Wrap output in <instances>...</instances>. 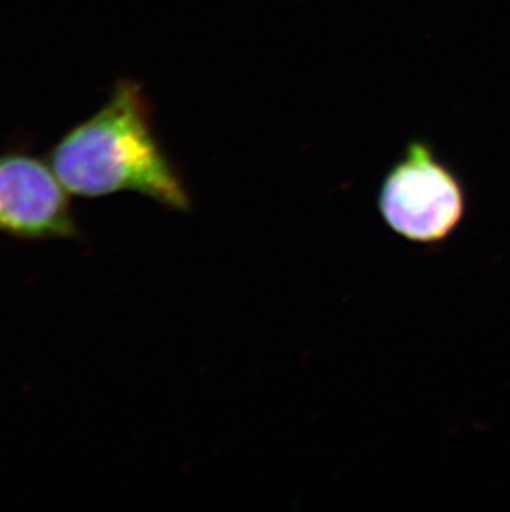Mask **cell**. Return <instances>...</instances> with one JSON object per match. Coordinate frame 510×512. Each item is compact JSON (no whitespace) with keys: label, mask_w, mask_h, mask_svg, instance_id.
<instances>
[{"label":"cell","mask_w":510,"mask_h":512,"mask_svg":"<svg viewBox=\"0 0 510 512\" xmlns=\"http://www.w3.org/2000/svg\"><path fill=\"white\" fill-rule=\"evenodd\" d=\"M0 232L34 241L78 236L67 191L52 166L22 153L0 155Z\"/></svg>","instance_id":"3957f363"},{"label":"cell","mask_w":510,"mask_h":512,"mask_svg":"<svg viewBox=\"0 0 510 512\" xmlns=\"http://www.w3.org/2000/svg\"><path fill=\"white\" fill-rule=\"evenodd\" d=\"M378 204L391 231L418 244L448 239L466 213L459 179L421 141L409 143L386 174Z\"/></svg>","instance_id":"7a4b0ae2"},{"label":"cell","mask_w":510,"mask_h":512,"mask_svg":"<svg viewBox=\"0 0 510 512\" xmlns=\"http://www.w3.org/2000/svg\"><path fill=\"white\" fill-rule=\"evenodd\" d=\"M50 166L78 198L136 193L173 211L191 208L183 178L154 136L150 103L133 80L116 83L102 110L53 146Z\"/></svg>","instance_id":"6da1fadb"}]
</instances>
